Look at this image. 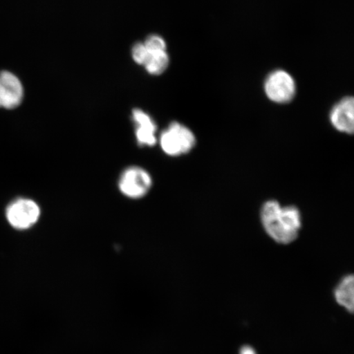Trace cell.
Instances as JSON below:
<instances>
[{"label": "cell", "instance_id": "6da1fadb", "mask_svg": "<svg viewBox=\"0 0 354 354\" xmlns=\"http://www.w3.org/2000/svg\"><path fill=\"white\" fill-rule=\"evenodd\" d=\"M261 219L268 236L276 242L285 245L296 240L302 227V216L297 207H282L276 201L264 203Z\"/></svg>", "mask_w": 354, "mask_h": 354}, {"label": "cell", "instance_id": "7a4b0ae2", "mask_svg": "<svg viewBox=\"0 0 354 354\" xmlns=\"http://www.w3.org/2000/svg\"><path fill=\"white\" fill-rule=\"evenodd\" d=\"M196 144V136L188 127L179 122H172L162 133L160 145L169 156H180L192 151Z\"/></svg>", "mask_w": 354, "mask_h": 354}, {"label": "cell", "instance_id": "3957f363", "mask_svg": "<svg viewBox=\"0 0 354 354\" xmlns=\"http://www.w3.org/2000/svg\"><path fill=\"white\" fill-rule=\"evenodd\" d=\"M264 91L268 98L274 103H289L296 94L295 79L286 71H274L266 78Z\"/></svg>", "mask_w": 354, "mask_h": 354}, {"label": "cell", "instance_id": "277c9868", "mask_svg": "<svg viewBox=\"0 0 354 354\" xmlns=\"http://www.w3.org/2000/svg\"><path fill=\"white\" fill-rule=\"evenodd\" d=\"M41 209L32 199L17 198L7 207L6 218L13 228L28 230L37 223Z\"/></svg>", "mask_w": 354, "mask_h": 354}, {"label": "cell", "instance_id": "5b68a950", "mask_svg": "<svg viewBox=\"0 0 354 354\" xmlns=\"http://www.w3.org/2000/svg\"><path fill=\"white\" fill-rule=\"evenodd\" d=\"M151 185V176L142 168L136 167L128 168L119 180V188L124 196L132 198L145 196Z\"/></svg>", "mask_w": 354, "mask_h": 354}, {"label": "cell", "instance_id": "8992f818", "mask_svg": "<svg viewBox=\"0 0 354 354\" xmlns=\"http://www.w3.org/2000/svg\"><path fill=\"white\" fill-rule=\"evenodd\" d=\"M24 86L15 74L3 71L0 73V108L13 109L24 100Z\"/></svg>", "mask_w": 354, "mask_h": 354}, {"label": "cell", "instance_id": "52a82bcc", "mask_svg": "<svg viewBox=\"0 0 354 354\" xmlns=\"http://www.w3.org/2000/svg\"><path fill=\"white\" fill-rule=\"evenodd\" d=\"M330 121L339 132L353 134L354 131V100L353 97H345L331 109Z\"/></svg>", "mask_w": 354, "mask_h": 354}, {"label": "cell", "instance_id": "ba28073f", "mask_svg": "<svg viewBox=\"0 0 354 354\" xmlns=\"http://www.w3.org/2000/svg\"><path fill=\"white\" fill-rule=\"evenodd\" d=\"M133 120L136 128V139L139 145L153 146L157 142L156 124L153 119L142 110L136 109L133 111Z\"/></svg>", "mask_w": 354, "mask_h": 354}, {"label": "cell", "instance_id": "9c48e42d", "mask_svg": "<svg viewBox=\"0 0 354 354\" xmlns=\"http://www.w3.org/2000/svg\"><path fill=\"white\" fill-rule=\"evenodd\" d=\"M353 285V276L347 275L342 279L334 290L336 302L351 313H353L354 309Z\"/></svg>", "mask_w": 354, "mask_h": 354}, {"label": "cell", "instance_id": "30bf717a", "mask_svg": "<svg viewBox=\"0 0 354 354\" xmlns=\"http://www.w3.org/2000/svg\"><path fill=\"white\" fill-rule=\"evenodd\" d=\"M169 65V56L165 51L149 53V56L145 64L150 74L160 75L165 72Z\"/></svg>", "mask_w": 354, "mask_h": 354}, {"label": "cell", "instance_id": "8fae6325", "mask_svg": "<svg viewBox=\"0 0 354 354\" xmlns=\"http://www.w3.org/2000/svg\"><path fill=\"white\" fill-rule=\"evenodd\" d=\"M144 44L149 53L165 51L167 48L165 39L155 35L149 37Z\"/></svg>", "mask_w": 354, "mask_h": 354}, {"label": "cell", "instance_id": "7c38bea8", "mask_svg": "<svg viewBox=\"0 0 354 354\" xmlns=\"http://www.w3.org/2000/svg\"><path fill=\"white\" fill-rule=\"evenodd\" d=\"M133 59L137 64L145 65L149 56V52L144 44H136L132 50Z\"/></svg>", "mask_w": 354, "mask_h": 354}, {"label": "cell", "instance_id": "4fadbf2b", "mask_svg": "<svg viewBox=\"0 0 354 354\" xmlns=\"http://www.w3.org/2000/svg\"><path fill=\"white\" fill-rule=\"evenodd\" d=\"M240 354H258L255 349L250 345H243L240 351Z\"/></svg>", "mask_w": 354, "mask_h": 354}]
</instances>
